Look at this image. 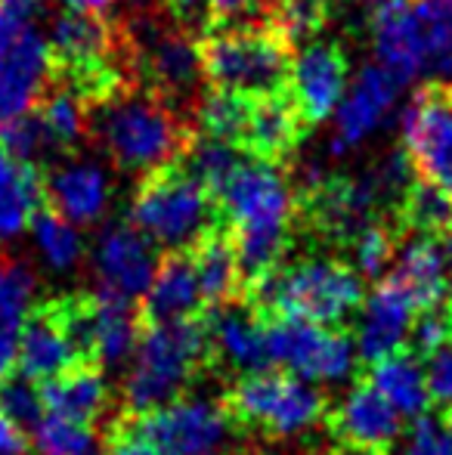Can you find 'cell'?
I'll return each mask as SVG.
<instances>
[{
	"instance_id": "obj_1",
	"label": "cell",
	"mask_w": 452,
	"mask_h": 455,
	"mask_svg": "<svg viewBox=\"0 0 452 455\" xmlns=\"http://www.w3.org/2000/svg\"><path fill=\"white\" fill-rule=\"evenodd\" d=\"M218 220L233 235L242 270V291L282 264L289 251L295 196L282 174V164L242 156L224 186L214 192Z\"/></svg>"
},
{
	"instance_id": "obj_2",
	"label": "cell",
	"mask_w": 452,
	"mask_h": 455,
	"mask_svg": "<svg viewBox=\"0 0 452 455\" xmlns=\"http://www.w3.org/2000/svg\"><path fill=\"white\" fill-rule=\"evenodd\" d=\"M87 133H93L115 168L139 180L164 164L180 162L195 137L180 108L139 84L137 91L127 87L103 106H93Z\"/></svg>"
},
{
	"instance_id": "obj_3",
	"label": "cell",
	"mask_w": 452,
	"mask_h": 455,
	"mask_svg": "<svg viewBox=\"0 0 452 455\" xmlns=\"http://www.w3.org/2000/svg\"><path fill=\"white\" fill-rule=\"evenodd\" d=\"M242 304L260 319H307L341 325L366 300V285L353 264L338 258H301L279 264L270 275L242 291Z\"/></svg>"
},
{
	"instance_id": "obj_4",
	"label": "cell",
	"mask_w": 452,
	"mask_h": 455,
	"mask_svg": "<svg viewBox=\"0 0 452 455\" xmlns=\"http://www.w3.org/2000/svg\"><path fill=\"white\" fill-rule=\"evenodd\" d=\"M208 369L211 338L205 316L143 325L121 384V415H146L168 406Z\"/></svg>"
},
{
	"instance_id": "obj_5",
	"label": "cell",
	"mask_w": 452,
	"mask_h": 455,
	"mask_svg": "<svg viewBox=\"0 0 452 455\" xmlns=\"http://www.w3.org/2000/svg\"><path fill=\"white\" fill-rule=\"evenodd\" d=\"M199 47L202 75L211 91L242 96H270L291 91L295 44L264 25H218L202 31Z\"/></svg>"
},
{
	"instance_id": "obj_6",
	"label": "cell",
	"mask_w": 452,
	"mask_h": 455,
	"mask_svg": "<svg viewBox=\"0 0 452 455\" xmlns=\"http://www.w3.org/2000/svg\"><path fill=\"white\" fill-rule=\"evenodd\" d=\"M127 223L155 248L186 251L211 223H218V204L205 186L174 162L139 180L127 208Z\"/></svg>"
},
{
	"instance_id": "obj_7",
	"label": "cell",
	"mask_w": 452,
	"mask_h": 455,
	"mask_svg": "<svg viewBox=\"0 0 452 455\" xmlns=\"http://www.w3.org/2000/svg\"><path fill=\"white\" fill-rule=\"evenodd\" d=\"M220 403L242 431H260L273 440L297 437L326 421L329 415V400L322 396V390L285 369L235 378Z\"/></svg>"
},
{
	"instance_id": "obj_8",
	"label": "cell",
	"mask_w": 452,
	"mask_h": 455,
	"mask_svg": "<svg viewBox=\"0 0 452 455\" xmlns=\"http://www.w3.org/2000/svg\"><path fill=\"white\" fill-rule=\"evenodd\" d=\"M112 427L133 434L162 455H235L242 427L224 403L202 396H177L146 415H118Z\"/></svg>"
},
{
	"instance_id": "obj_9",
	"label": "cell",
	"mask_w": 452,
	"mask_h": 455,
	"mask_svg": "<svg viewBox=\"0 0 452 455\" xmlns=\"http://www.w3.org/2000/svg\"><path fill=\"white\" fill-rule=\"evenodd\" d=\"M47 0H0V124L31 112L50 84V41L37 28Z\"/></svg>"
},
{
	"instance_id": "obj_10",
	"label": "cell",
	"mask_w": 452,
	"mask_h": 455,
	"mask_svg": "<svg viewBox=\"0 0 452 455\" xmlns=\"http://www.w3.org/2000/svg\"><path fill=\"white\" fill-rule=\"evenodd\" d=\"M121 31H124L127 60H131L139 87L158 93L177 108H183V102L199 93V84L205 78L199 47L195 41H189L180 25L164 28L152 19H143Z\"/></svg>"
},
{
	"instance_id": "obj_11",
	"label": "cell",
	"mask_w": 452,
	"mask_h": 455,
	"mask_svg": "<svg viewBox=\"0 0 452 455\" xmlns=\"http://www.w3.org/2000/svg\"><path fill=\"white\" fill-rule=\"evenodd\" d=\"M266 325V347L273 369L313 384L344 381L356 365V341L341 325H320L307 319H273Z\"/></svg>"
},
{
	"instance_id": "obj_12",
	"label": "cell",
	"mask_w": 452,
	"mask_h": 455,
	"mask_svg": "<svg viewBox=\"0 0 452 455\" xmlns=\"http://www.w3.org/2000/svg\"><path fill=\"white\" fill-rule=\"evenodd\" d=\"M403 152L418 180L452 196V84L431 81L403 112Z\"/></svg>"
},
{
	"instance_id": "obj_13",
	"label": "cell",
	"mask_w": 452,
	"mask_h": 455,
	"mask_svg": "<svg viewBox=\"0 0 452 455\" xmlns=\"http://www.w3.org/2000/svg\"><path fill=\"white\" fill-rule=\"evenodd\" d=\"M158 260V248L133 223H112L99 233L93 248L97 291L137 304L149 291Z\"/></svg>"
},
{
	"instance_id": "obj_14",
	"label": "cell",
	"mask_w": 452,
	"mask_h": 455,
	"mask_svg": "<svg viewBox=\"0 0 452 455\" xmlns=\"http://www.w3.org/2000/svg\"><path fill=\"white\" fill-rule=\"evenodd\" d=\"M403 421V415L385 400V394L369 378L356 381L338 406L329 409L326 415L335 443L360 446V450H372L381 455H387L400 443Z\"/></svg>"
},
{
	"instance_id": "obj_15",
	"label": "cell",
	"mask_w": 452,
	"mask_h": 455,
	"mask_svg": "<svg viewBox=\"0 0 452 455\" xmlns=\"http://www.w3.org/2000/svg\"><path fill=\"white\" fill-rule=\"evenodd\" d=\"M360 310V331L353 341L362 363H375L393 350L406 347V338H409L418 316V304L393 275H381L375 282Z\"/></svg>"
},
{
	"instance_id": "obj_16",
	"label": "cell",
	"mask_w": 452,
	"mask_h": 455,
	"mask_svg": "<svg viewBox=\"0 0 452 455\" xmlns=\"http://www.w3.org/2000/svg\"><path fill=\"white\" fill-rule=\"evenodd\" d=\"M205 319L208 338H211V365H226L239 378L273 369L266 325L242 300L208 310Z\"/></svg>"
},
{
	"instance_id": "obj_17",
	"label": "cell",
	"mask_w": 452,
	"mask_h": 455,
	"mask_svg": "<svg viewBox=\"0 0 452 455\" xmlns=\"http://www.w3.org/2000/svg\"><path fill=\"white\" fill-rule=\"evenodd\" d=\"M307 131L310 127L304 124L291 91L270 93V96H251L239 149L251 158L285 164V158H291L297 152V146L307 137Z\"/></svg>"
},
{
	"instance_id": "obj_18",
	"label": "cell",
	"mask_w": 452,
	"mask_h": 455,
	"mask_svg": "<svg viewBox=\"0 0 452 455\" xmlns=\"http://www.w3.org/2000/svg\"><path fill=\"white\" fill-rule=\"evenodd\" d=\"M347 81V56L338 44H307L291 66V96L304 124L313 127L332 115Z\"/></svg>"
},
{
	"instance_id": "obj_19",
	"label": "cell",
	"mask_w": 452,
	"mask_h": 455,
	"mask_svg": "<svg viewBox=\"0 0 452 455\" xmlns=\"http://www.w3.org/2000/svg\"><path fill=\"white\" fill-rule=\"evenodd\" d=\"M75 365L84 363L62 325L56 300L31 307V313L19 325V371L31 381L44 384Z\"/></svg>"
},
{
	"instance_id": "obj_20",
	"label": "cell",
	"mask_w": 452,
	"mask_h": 455,
	"mask_svg": "<svg viewBox=\"0 0 452 455\" xmlns=\"http://www.w3.org/2000/svg\"><path fill=\"white\" fill-rule=\"evenodd\" d=\"M205 313V298H202V285L189 251H164L155 275H152L149 291L139 300L143 325L195 319Z\"/></svg>"
},
{
	"instance_id": "obj_21",
	"label": "cell",
	"mask_w": 452,
	"mask_h": 455,
	"mask_svg": "<svg viewBox=\"0 0 452 455\" xmlns=\"http://www.w3.org/2000/svg\"><path fill=\"white\" fill-rule=\"evenodd\" d=\"M372 37L381 66L400 84H409L428 66V53H424L422 35L412 16V0H375Z\"/></svg>"
},
{
	"instance_id": "obj_22",
	"label": "cell",
	"mask_w": 452,
	"mask_h": 455,
	"mask_svg": "<svg viewBox=\"0 0 452 455\" xmlns=\"http://www.w3.org/2000/svg\"><path fill=\"white\" fill-rule=\"evenodd\" d=\"M400 81L387 72L385 66H366L360 75V81L353 84V91L344 96L338 106V118H335V137H332V152L344 156L347 149L360 146L369 133L378 127V121L385 118V112L391 108L393 96H397Z\"/></svg>"
},
{
	"instance_id": "obj_23",
	"label": "cell",
	"mask_w": 452,
	"mask_h": 455,
	"mask_svg": "<svg viewBox=\"0 0 452 455\" xmlns=\"http://www.w3.org/2000/svg\"><path fill=\"white\" fill-rule=\"evenodd\" d=\"M44 204L68 223H93L109 204V180L93 162L53 164L44 174Z\"/></svg>"
},
{
	"instance_id": "obj_24",
	"label": "cell",
	"mask_w": 452,
	"mask_h": 455,
	"mask_svg": "<svg viewBox=\"0 0 452 455\" xmlns=\"http://www.w3.org/2000/svg\"><path fill=\"white\" fill-rule=\"evenodd\" d=\"M186 251L195 264L202 298H205V310H218V307H226L242 298L239 258H235L233 235H229L224 223L220 220L211 223Z\"/></svg>"
},
{
	"instance_id": "obj_25",
	"label": "cell",
	"mask_w": 452,
	"mask_h": 455,
	"mask_svg": "<svg viewBox=\"0 0 452 455\" xmlns=\"http://www.w3.org/2000/svg\"><path fill=\"white\" fill-rule=\"evenodd\" d=\"M41 396L47 412L62 415V419L84 421V425H97L106 412H109L112 390L106 381L99 365H75V369L62 371V375L50 378L41 384Z\"/></svg>"
},
{
	"instance_id": "obj_26",
	"label": "cell",
	"mask_w": 452,
	"mask_h": 455,
	"mask_svg": "<svg viewBox=\"0 0 452 455\" xmlns=\"http://www.w3.org/2000/svg\"><path fill=\"white\" fill-rule=\"evenodd\" d=\"M369 381L385 394V400L403 415L406 421H416L431 412V390L424 381V365L409 347L393 350L381 360L369 363Z\"/></svg>"
},
{
	"instance_id": "obj_27",
	"label": "cell",
	"mask_w": 452,
	"mask_h": 455,
	"mask_svg": "<svg viewBox=\"0 0 452 455\" xmlns=\"http://www.w3.org/2000/svg\"><path fill=\"white\" fill-rule=\"evenodd\" d=\"M44 204V174L0 149V239H16Z\"/></svg>"
},
{
	"instance_id": "obj_28",
	"label": "cell",
	"mask_w": 452,
	"mask_h": 455,
	"mask_svg": "<svg viewBox=\"0 0 452 455\" xmlns=\"http://www.w3.org/2000/svg\"><path fill=\"white\" fill-rule=\"evenodd\" d=\"M397 233L412 235H447L452 233V196L424 180H412L403 202L393 211Z\"/></svg>"
},
{
	"instance_id": "obj_29",
	"label": "cell",
	"mask_w": 452,
	"mask_h": 455,
	"mask_svg": "<svg viewBox=\"0 0 452 455\" xmlns=\"http://www.w3.org/2000/svg\"><path fill=\"white\" fill-rule=\"evenodd\" d=\"M35 112L41 115L44 127H47L50 140H53L59 152L75 149L87 137V131H91V108L72 91H66L62 84H53V81H50L47 91L37 100Z\"/></svg>"
},
{
	"instance_id": "obj_30",
	"label": "cell",
	"mask_w": 452,
	"mask_h": 455,
	"mask_svg": "<svg viewBox=\"0 0 452 455\" xmlns=\"http://www.w3.org/2000/svg\"><path fill=\"white\" fill-rule=\"evenodd\" d=\"M31 434L37 455H106V440L84 421L47 412Z\"/></svg>"
},
{
	"instance_id": "obj_31",
	"label": "cell",
	"mask_w": 452,
	"mask_h": 455,
	"mask_svg": "<svg viewBox=\"0 0 452 455\" xmlns=\"http://www.w3.org/2000/svg\"><path fill=\"white\" fill-rule=\"evenodd\" d=\"M31 233H35V242L41 248L44 260H47L53 270H72L75 264L84 254V242H81L75 223H68L66 217H59L53 208L41 204L31 217Z\"/></svg>"
},
{
	"instance_id": "obj_32",
	"label": "cell",
	"mask_w": 452,
	"mask_h": 455,
	"mask_svg": "<svg viewBox=\"0 0 452 455\" xmlns=\"http://www.w3.org/2000/svg\"><path fill=\"white\" fill-rule=\"evenodd\" d=\"M37 279L22 260L0 254V325L19 329L35 307Z\"/></svg>"
},
{
	"instance_id": "obj_33",
	"label": "cell",
	"mask_w": 452,
	"mask_h": 455,
	"mask_svg": "<svg viewBox=\"0 0 452 455\" xmlns=\"http://www.w3.org/2000/svg\"><path fill=\"white\" fill-rule=\"evenodd\" d=\"M397 227H387L385 220H375L350 242V264L356 267V273L362 279H381L387 267L393 264L397 254Z\"/></svg>"
},
{
	"instance_id": "obj_34",
	"label": "cell",
	"mask_w": 452,
	"mask_h": 455,
	"mask_svg": "<svg viewBox=\"0 0 452 455\" xmlns=\"http://www.w3.org/2000/svg\"><path fill=\"white\" fill-rule=\"evenodd\" d=\"M0 149L10 152L19 162H31V164H37V158H44L47 152H59L35 108L0 124Z\"/></svg>"
},
{
	"instance_id": "obj_35",
	"label": "cell",
	"mask_w": 452,
	"mask_h": 455,
	"mask_svg": "<svg viewBox=\"0 0 452 455\" xmlns=\"http://www.w3.org/2000/svg\"><path fill=\"white\" fill-rule=\"evenodd\" d=\"M0 412L12 421L16 427H22L25 434L35 431L41 425V419L47 415V406H44V396L37 381L25 378L22 371H12L0 381Z\"/></svg>"
},
{
	"instance_id": "obj_36",
	"label": "cell",
	"mask_w": 452,
	"mask_h": 455,
	"mask_svg": "<svg viewBox=\"0 0 452 455\" xmlns=\"http://www.w3.org/2000/svg\"><path fill=\"white\" fill-rule=\"evenodd\" d=\"M412 16L428 62H443L452 53V0H412Z\"/></svg>"
},
{
	"instance_id": "obj_37",
	"label": "cell",
	"mask_w": 452,
	"mask_h": 455,
	"mask_svg": "<svg viewBox=\"0 0 452 455\" xmlns=\"http://www.w3.org/2000/svg\"><path fill=\"white\" fill-rule=\"evenodd\" d=\"M400 455H452V421L447 415H422L412 425Z\"/></svg>"
},
{
	"instance_id": "obj_38",
	"label": "cell",
	"mask_w": 452,
	"mask_h": 455,
	"mask_svg": "<svg viewBox=\"0 0 452 455\" xmlns=\"http://www.w3.org/2000/svg\"><path fill=\"white\" fill-rule=\"evenodd\" d=\"M422 365L424 381H428L431 390V403L440 406V412H447V409H452V338H447L428 356H422Z\"/></svg>"
},
{
	"instance_id": "obj_39",
	"label": "cell",
	"mask_w": 452,
	"mask_h": 455,
	"mask_svg": "<svg viewBox=\"0 0 452 455\" xmlns=\"http://www.w3.org/2000/svg\"><path fill=\"white\" fill-rule=\"evenodd\" d=\"M164 10L180 28H208V0H164Z\"/></svg>"
},
{
	"instance_id": "obj_40",
	"label": "cell",
	"mask_w": 452,
	"mask_h": 455,
	"mask_svg": "<svg viewBox=\"0 0 452 455\" xmlns=\"http://www.w3.org/2000/svg\"><path fill=\"white\" fill-rule=\"evenodd\" d=\"M254 6H260V10H264V0H208V28H218V25H233L242 12H251Z\"/></svg>"
},
{
	"instance_id": "obj_41",
	"label": "cell",
	"mask_w": 452,
	"mask_h": 455,
	"mask_svg": "<svg viewBox=\"0 0 452 455\" xmlns=\"http://www.w3.org/2000/svg\"><path fill=\"white\" fill-rule=\"evenodd\" d=\"M106 455H162L155 452L149 443H143V440H137L133 434L121 431V427H112L109 440H106ZM235 455H251V452H235Z\"/></svg>"
},
{
	"instance_id": "obj_42",
	"label": "cell",
	"mask_w": 452,
	"mask_h": 455,
	"mask_svg": "<svg viewBox=\"0 0 452 455\" xmlns=\"http://www.w3.org/2000/svg\"><path fill=\"white\" fill-rule=\"evenodd\" d=\"M19 365V329L0 325V381Z\"/></svg>"
},
{
	"instance_id": "obj_43",
	"label": "cell",
	"mask_w": 452,
	"mask_h": 455,
	"mask_svg": "<svg viewBox=\"0 0 452 455\" xmlns=\"http://www.w3.org/2000/svg\"><path fill=\"white\" fill-rule=\"evenodd\" d=\"M25 452H28L25 431L16 427L4 412H0V455H25Z\"/></svg>"
},
{
	"instance_id": "obj_44",
	"label": "cell",
	"mask_w": 452,
	"mask_h": 455,
	"mask_svg": "<svg viewBox=\"0 0 452 455\" xmlns=\"http://www.w3.org/2000/svg\"><path fill=\"white\" fill-rule=\"evenodd\" d=\"M115 0H62V6L72 12H103L109 10Z\"/></svg>"
},
{
	"instance_id": "obj_45",
	"label": "cell",
	"mask_w": 452,
	"mask_h": 455,
	"mask_svg": "<svg viewBox=\"0 0 452 455\" xmlns=\"http://www.w3.org/2000/svg\"><path fill=\"white\" fill-rule=\"evenodd\" d=\"M326 455H381V452H372V450H360V446H344V443H338L335 450H329Z\"/></svg>"
},
{
	"instance_id": "obj_46",
	"label": "cell",
	"mask_w": 452,
	"mask_h": 455,
	"mask_svg": "<svg viewBox=\"0 0 452 455\" xmlns=\"http://www.w3.org/2000/svg\"><path fill=\"white\" fill-rule=\"evenodd\" d=\"M440 68H443V72H449V75H452V53L440 62Z\"/></svg>"
}]
</instances>
